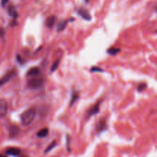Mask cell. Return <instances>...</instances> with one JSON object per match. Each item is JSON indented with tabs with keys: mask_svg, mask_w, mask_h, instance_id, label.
<instances>
[{
	"mask_svg": "<svg viewBox=\"0 0 157 157\" xmlns=\"http://www.w3.org/2000/svg\"><path fill=\"white\" fill-rule=\"evenodd\" d=\"M35 115H36V111L34 108L28 109L20 116L21 124L25 126L29 125L35 118Z\"/></svg>",
	"mask_w": 157,
	"mask_h": 157,
	"instance_id": "cell-1",
	"label": "cell"
},
{
	"mask_svg": "<svg viewBox=\"0 0 157 157\" xmlns=\"http://www.w3.org/2000/svg\"><path fill=\"white\" fill-rule=\"evenodd\" d=\"M43 85V79L39 77H34V78H30L28 81L27 86L29 89H38L41 88Z\"/></svg>",
	"mask_w": 157,
	"mask_h": 157,
	"instance_id": "cell-2",
	"label": "cell"
},
{
	"mask_svg": "<svg viewBox=\"0 0 157 157\" xmlns=\"http://www.w3.org/2000/svg\"><path fill=\"white\" fill-rule=\"evenodd\" d=\"M17 74V72L15 69H12L11 71L8 72L4 76H2L1 78V82H0V85L3 86L5 83H8L9 80H11L12 78H13L14 77L16 76Z\"/></svg>",
	"mask_w": 157,
	"mask_h": 157,
	"instance_id": "cell-3",
	"label": "cell"
},
{
	"mask_svg": "<svg viewBox=\"0 0 157 157\" xmlns=\"http://www.w3.org/2000/svg\"><path fill=\"white\" fill-rule=\"evenodd\" d=\"M8 113V103L4 99L0 100V116L4 117Z\"/></svg>",
	"mask_w": 157,
	"mask_h": 157,
	"instance_id": "cell-4",
	"label": "cell"
},
{
	"mask_svg": "<svg viewBox=\"0 0 157 157\" xmlns=\"http://www.w3.org/2000/svg\"><path fill=\"white\" fill-rule=\"evenodd\" d=\"M101 102L102 101L98 102L92 108L90 109V110L88 111V113H87V115H88L89 116H93L98 114V113L100 112V106Z\"/></svg>",
	"mask_w": 157,
	"mask_h": 157,
	"instance_id": "cell-5",
	"label": "cell"
},
{
	"mask_svg": "<svg viewBox=\"0 0 157 157\" xmlns=\"http://www.w3.org/2000/svg\"><path fill=\"white\" fill-rule=\"evenodd\" d=\"M6 153L7 155L13 156H18L21 154V149L16 147H10L6 150Z\"/></svg>",
	"mask_w": 157,
	"mask_h": 157,
	"instance_id": "cell-6",
	"label": "cell"
},
{
	"mask_svg": "<svg viewBox=\"0 0 157 157\" xmlns=\"http://www.w3.org/2000/svg\"><path fill=\"white\" fill-rule=\"evenodd\" d=\"M78 14L81 15L84 19H85V20L89 21V20L91 19V14L89 13V12H88L87 9H84V8H80V9H79Z\"/></svg>",
	"mask_w": 157,
	"mask_h": 157,
	"instance_id": "cell-7",
	"label": "cell"
},
{
	"mask_svg": "<svg viewBox=\"0 0 157 157\" xmlns=\"http://www.w3.org/2000/svg\"><path fill=\"white\" fill-rule=\"evenodd\" d=\"M56 19H57V18H56L55 15H51V16L47 18L46 22H45V25H46L48 29H52L55 26Z\"/></svg>",
	"mask_w": 157,
	"mask_h": 157,
	"instance_id": "cell-8",
	"label": "cell"
},
{
	"mask_svg": "<svg viewBox=\"0 0 157 157\" xmlns=\"http://www.w3.org/2000/svg\"><path fill=\"white\" fill-rule=\"evenodd\" d=\"M19 133V129L17 125H12L9 126V136L12 138L17 136Z\"/></svg>",
	"mask_w": 157,
	"mask_h": 157,
	"instance_id": "cell-9",
	"label": "cell"
},
{
	"mask_svg": "<svg viewBox=\"0 0 157 157\" xmlns=\"http://www.w3.org/2000/svg\"><path fill=\"white\" fill-rule=\"evenodd\" d=\"M39 74H40V69L38 67H33L27 72V76L35 77L38 76Z\"/></svg>",
	"mask_w": 157,
	"mask_h": 157,
	"instance_id": "cell-10",
	"label": "cell"
},
{
	"mask_svg": "<svg viewBox=\"0 0 157 157\" xmlns=\"http://www.w3.org/2000/svg\"><path fill=\"white\" fill-rule=\"evenodd\" d=\"M49 133V130L48 128H43L41 130H40L39 131L37 132V136L38 138H45L46 137Z\"/></svg>",
	"mask_w": 157,
	"mask_h": 157,
	"instance_id": "cell-11",
	"label": "cell"
},
{
	"mask_svg": "<svg viewBox=\"0 0 157 157\" xmlns=\"http://www.w3.org/2000/svg\"><path fill=\"white\" fill-rule=\"evenodd\" d=\"M8 13H9V15L12 16V17L17 18L18 13H17V12H16V9H15V6H12V5L9 6V8H8Z\"/></svg>",
	"mask_w": 157,
	"mask_h": 157,
	"instance_id": "cell-12",
	"label": "cell"
},
{
	"mask_svg": "<svg viewBox=\"0 0 157 157\" xmlns=\"http://www.w3.org/2000/svg\"><path fill=\"white\" fill-rule=\"evenodd\" d=\"M67 24H68V21L67 20H63V21L60 22L59 23L57 24V32H62L65 29L66 26H67Z\"/></svg>",
	"mask_w": 157,
	"mask_h": 157,
	"instance_id": "cell-13",
	"label": "cell"
},
{
	"mask_svg": "<svg viewBox=\"0 0 157 157\" xmlns=\"http://www.w3.org/2000/svg\"><path fill=\"white\" fill-rule=\"evenodd\" d=\"M79 98V94L78 93H77V92H73L72 93V95H71V101H70V106H72L75 103V102H76L77 100H78Z\"/></svg>",
	"mask_w": 157,
	"mask_h": 157,
	"instance_id": "cell-14",
	"label": "cell"
},
{
	"mask_svg": "<svg viewBox=\"0 0 157 157\" xmlns=\"http://www.w3.org/2000/svg\"><path fill=\"white\" fill-rule=\"evenodd\" d=\"M106 127H107L106 122L104 121V120H100V121L99 122V124L98 125L97 129H98V130L99 132H102L106 129Z\"/></svg>",
	"mask_w": 157,
	"mask_h": 157,
	"instance_id": "cell-15",
	"label": "cell"
},
{
	"mask_svg": "<svg viewBox=\"0 0 157 157\" xmlns=\"http://www.w3.org/2000/svg\"><path fill=\"white\" fill-rule=\"evenodd\" d=\"M120 52V49H117V48H113V47H111L110 49L107 50V53L108 54L111 55H117V53Z\"/></svg>",
	"mask_w": 157,
	"mask_h": 157,
	"instance_id": "cell-16",
	"label": "cell"
},
{
	"mask_svg": "<svg viewBox=\"0 0 157 157\" xmlns=\"http://www.w3.org/2000/svg\"><path fill=\"white\" fill-rule=\"evenodd\" d=\"M59 63H60L59 60H55V62H54V63L52 64V66H51V72H55V71L57 69V66H58Z\"/></svg>",
	"mask_w": 157,
	"mask_h": 157,
	"instance_id": "cell-17",
	"label": "cell"
},
{
	"mask_svg": "<svg viewBox=\"0 0 157 157\" xmlns=\"http://www.w3.org/2000/svg\"><path fill=\"white\" fill-rule=\"evenodd\" d=\"M56 144H57V142H55V141H53V142H51V144L49 145L47 147V149H45V153H48L49 151H51V149H52L54 148V147H55V146H56Z\"/></svg>",
	"mask_w": 157,
	"mask_h": 157,
	"instance_id": "cell-18",
	"label": "cell"
},
{
	"mask_svg": "<svg viewBox=\"0 0 157 157\" xmlns=\"http://www.w3.org/2000/svg\"><path fill=\"white\" fill-rule=\"evenodd\" d=\"M146 88H147V84H146V83H141V84H140V85L138 86L137 90H138L139 92H142Z\"/></svg>",
	"mask_w": 157,
	"mask_h": 157,
	"instance_id": "cell-19",
	"label": "cell"
},
{
	"mask_svg": "<svg viewBox=\"0 0 157 157\" xmlns=\"http://www.w3.org/2000/svg\"><path fill=\"white\" fill-rule=\"evenodd\" d=\"M91 71L93 72H103V69H100V67H98V66H93V68L91 69Z\"/></svg>",
	"mask_w": 157,
	"mask_h": 157,
	"instance_id": "cell-20",
	"label": "cell"
},
{
	"mask_svg": "<svg viewBox=\"0 0 157 157\" xmlns=\"http://www.w3.org/2000/svg\"><path fill=\"white\" fill-rule=\"evenodd\" d=\"M66 139H67V149L68 151H70V136H67Z\"/></svg>",
	"mask_w": 157,
	"mask_h": 157,
	"instance_id": "cell-21",
	"label": "cell"
},
{
	"mask_svg": "<svg viewBox=\"0 0 157 157\" xmlns=\"http://www.w3.org/2000/svg\"><path fill=\"white\" fill-rule=\"evenodd\" d=\"M9 2V0H2V6L5 7V6Z\"/></svg>",
	"mask_w": 157,
	"mask_h": 157,
	"instance_id": "cell-22",
	"label": "cell"
},
{
	"mask_svg": "<svg viewBox=\"0 0 157 157\" xmlns=\"http://www.w3.org/2000/svg\"><path fill=\"white\" fill-rule=\"evenodd\" d=\"M1 157H8L7 156H5V155H2L1 156Z\"/></svg>",
	"mask_w": 157,
	"mask_h": 157,
	"instance_id": "cell-23",
	"label": "cell"
},
{
	"mask_svg": "<svg viewBox=\"0 0 157 157\" xmlns=\"http://www.w3.org/2000/svg\"><path fill=\"white\" fill-rule=\"evenodd\" d=\"M156 10H157V9H156Z\"/></svg>",
	"mask_w": 157,
	"mask_h": 157,
	"instance_id": "cell-24",
	"label": "cell"
}]
</instances>
